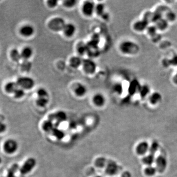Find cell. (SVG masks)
<instances>
[{
  "instance_id": "obj_1",
  "label": "cell",
  "mask_w": 177,
  "mask_h": 177,
  "mask_svg": "<svg viewBox=\"0 0 177 177\" xmlns=\"http://www.w3.org/2000/svg\"><path fill=\"white\" fill-rule=\"evenodd\" d=\"M139 47L137 44L132 41H125L120 45L121 52L127 55H133L137 53Z\"/></svg>"
},
{
  "instance_id": "obj_2",
  "label": "cell",
  "mask_w": 177,
  "mask_h": 177,
  "mask_svg": "<svg viewBox=\"0 0 177 177\" xmlns=\"http://www.w3.org/2000/svg\"><path fill=\"white\" fill-rule=\"evenodd\" d=\"M17 85L23 90H30L33 88L35 85V80L33 78L28 76H22L17 79Z\"/></svg>"
},
{
  "instance_id": "obj_3",
  "label": "cell",
  "mask_w": 177,
  "mask_h": 177,
  "mask_svg": "<svg viewBox=\"0 0 177 177\" xmlns=\"http://www.w3.org/2000/svg\"><path fill=\"white\" fill-rule=\"evenodd\" d=\"M66 24L64 19L61 17H56L52 19L49 21L48 27L52 31L58 32L61 31H63Z\"/></svg>"
},
{
  "instance_id": "obj_4",
  "label": "cell",
  "mask_w": 177,
  "mask_h": 177,
  "mask_svg": "<svg viewBox=\"0 0 177 177\" xmlns=\"http://www.w3.org/2000/svg\"><path fill=\"white\" fill-rule=\"evenodd\" d=\"M37 162L33 158H30L26 160L23 165L20 168L19 171L22 175H26L32 171L36 166Z\"/></svg>"
},
{
  "instance_id": "obj_5",
  "label": "cell",
  "mask_w": 177,
  "mask_h": 177,
  "mask_svg": "<svg viewBox=\"0 0 177 177\" xmlns=\"http://www.w3.org/2000/svg\"><path fill=\"white\" fill-rule=\"evenodd\" d=\"M18 148V143L14 139H8L4 144V150L8 154H13L17 151Z\"/></svg>"
},
{
  "instance_id": "obj_6",
  "label": "cell",
  "mask_w": 177,
  "mask_h": 177,
  "mask_svg": "<svg viewBox=\"0 0 177 177\" xmlns=\"http://www.w3.org/2000/svg\"><path fill=\"white\" fill-rule=\"evenodd\" d=\"M82 66L84 71L88 74H93L96 71L97 65L91 59L83 60Z\"/></svg>"
},
{
  "instance_id": "obj_7",
  "label": "cell",
  "mask_w": 177,
  "mask_h": 177,
  "mask_svg": "<svg viewBox=\"0 0 177 177\" xmlns=\"http://www.w3.org/2000/svg\"><path fill=\"white\" fill-rule=\"evenodd\" d=\"M96 5L92 1H86L82 7V11L83 14L86 16H91L95 12Z\"/></svg>"
},
{
  "instance_id": "obj_8",
  "label": "cell",
  "mask_w": 177,
  "mask_h": 177,
  "mask_svg": "<svg viewBox=\"0 0 177 177\" xmlns=\"http://www.w3.org/2000/svg\"><path fill=\"white\" fill-rule=\"evenodd\" d=\"M119 170L118 165L116 162L111 160L108 162L106 167V173L107 175L113 176L118 173Z\"/></svg>"
},
{
  "instance_id": "obj_9",
  "label": "cell",
  "mask_w": 177,
  "mask_h": 177,
  "mask_svg": "<svg viewBox=\"0 0 177 177\" xmlns=\"http://www.w3.org/2000/svg\"><path fill=\"white\" fill-rule=\"evenodd\" d=\"M149 24V23L147 21L142 19L134 22L133 25V29L137 32H142L146 31L148 27Z\"/></svg>"
},
{
  "instance_id": "obj_10",
  "label": "cell",
  "mask_w": 177,
  "mask_h": 177,
  "mask_svg": "<svg viewBox=\"0 0 177 177\" xmlns=\"http://www.w3.org/2000/svg\"><path fill=\"white\" fill-rule=\"evenodd\" d=\"M157 169L159 172H163L166 169L167 164L166 159L165 157L162 156H159L155 160Z\"/></svg>"
},
{
  "instance_id": "obj_11",
  "label": "cell",
  "mask_w": 177,
  "mask_h": 177,
  "mask_svg": "<svg viewBox=\"0 0 177 177\" xmlns=\"http://www.w3.org/2000/svg\"><path fill=\"white\" fill-rule=\"evenodd\" d=\"M67 119V115L65 112L63 111H59L54 114L52 115L49 120L53 121L55 120L57 123H60L65 122Z\"/></svg>"
},
{
  "instance_id": "obj_12",
  "label": "cell",
  "mask_w": 177,
  "mask_h": 177,
  "mask_svg": "<svg viewBox=\"0 0 177 177\" xmlns=\"http://www.w3.org/2000/svg\"><path fill=\"white\" fill-rule=\"evenodd\" d=\"M35 30L34 27L31 25H25L20 29V33L25 37H30L34 35Z\"/></svg>"
},
{
  "instance_id": "obj_13",
  "label": "cell",
  "mask_w": 177,
  "mask_h": 177,
  "mask_svg": "<svg viewBox=\"0 0 177 177\" xmlns=\"http://www.w3.org/2000/svg\"><path fill=\"white\" fill-rule=\"evenodd\" d=\"M76 28L75 25L72 23H70L66 24L63 31L66 37H71L76 34Z\"/></svg>"
},
{
  "instance_id": "obj_14",
  "label": "cell",
  "mask_w": 177,
  "mask_h": 177,
  "mask_svg": "<svg viewBox=\"0 0 177 177\" xmlns=\"http://www.w3.org/2000/svg\"><path fill=\"white\" fill-rule=\"evenodd\" d=\"M93 102L97 106H103L106 103V98L104 95L101 93H96L93 97Z\"/></svg>"
},
{
  "instance_id": "obj_15",
  "label": "cell",
  "mask_w": 177,
  "mask_h": 177,
  "mask_svg": "<svg viewBox=\"0 0 177 177\" xmlns=\"http://www.w3.org/2000/svg\"><path fill=\"white\" fill-rule=\"evenodd\" d=\"M149 147L150 146H149L147 142L145 141L142 142L137 146L136 151L138 154L143 155L147 152L149 149Z\"/></svg>"
},
{
  "instance_id": "obj_16",
  "label": "cell",
  "mask_w": 177,
  "mask_h": 177,
  "mask_svg": "<svg viewBox=\"0 0 177 177\" xmlns=\"http://www.w3.org/2000/svg\"><path fill=\"white\" fill-rule=\"evenodd\" d=\"M87 92V88L86 87L81 83L77 84L74 89V93H76V95L79 97H82L85 96Z\"/></svg>"
},
{
  "instance_id": "obj_17",
  "label": "cell",
  "mask_w": 177,
  "mask_h": 177,
  "mask_svg": "<svg viewBox=\"0 0 177 177\" xmlns=\"http://www.w3.org/2000/svg\"><path fill=\"white\" fill-rule=\"evenodd\" d=\"M33 50L31 47L26 46L23 48L21 52L22 59L28 60L32 57Z\"/></svg>"
},
{
  "instance_id": "obj_18",
  "label": "cell",
  "mask_w": 177,
  "mask_h": 177,
  "mask_svg": "<svg viewBox=\"0 0 177 177\" xmlns=\"http://www.w3.org/2000/svg\"><path fill=\"white\" fill-rule=\"evenodd\" d=\"M140 87L141 86L139 85V82L137 80H133L131 83V85H129L128 89L129 94L131 95H134V94L138 92H139Z\"/></svg>"
},
{
  "instance_id": "obj_19",
  "label": "cell",
  "mask_w": 177,
  "mask_h": 177,
  "mask_svg": "<svg viewBox=\"0 0 177 177\" xmlns=\"http://www.w3.org/2000/svg\"><path fill=\"white\" fill-rule=\"evenodd\" d=\"M83 60L78 56H74L71 58L70 60V65L73 68H77L82 65Z\"/></svg>"
},
{
  "instance_id": "obj_20",
  "label": "cell",
  "mask_w": 177,
  "mask_h": 177,
  "mask_svg": "<svg viewBox=\"0 0 177 177\" xmlns=\"http://www.w3.org/2000/svg\"><path fill=\"white\" fill-rule=\"evenodd\" d=\"M19 88L17 83L15 82H9L5 85V91L7 93H14L15 91Z\"/></svg>"
},
{
  "instance_id": "obj_21",
  "label": "cell",
  "mask_w": 177,
  "mask_h": 177,
  "mask_svg": "<svg viewBox=\"0 0 177 177\" xmlns=\"http://www.w3.org/2000/svg\"><path fill=\"white\" fill-rule=\"evenodd\" d=\"M156 27L158 30L160 31H164L167 29L168 27V22L165 19V18H162L160 20L157 22L156 23Z\"/></svg>"
},
{
  "instance_id": "obj_22",
  "label": "cell",
  "mask_w": 177,
  "mask_h": 177,
  "mask_svg": "<svg viewBox=\"0 0 177 177\" xmlns=\"http://www.w3.org/2000/svg\"><path fill=\"white\" fill-rule=\"evenodd\" d=\"M162 95L158 92L152 93L149 97V101L151 104H154L158 103L162 100Z\"/></svg>"
},
{
  "instance_id": "obj_23",
  "label": "cell",
  "mask_w": 177,
  "mask_h": 177,
  "mask_svg": "<svg viewBox=\"0 0 177 177\" xmlns=\"http://www.w3.org/2000/svg\"><path fill=\"white\" fill-rule=\"evenodd\" d=\"M42 127L43 131L47 132H51L54 128V124L52 122V121L50 120H48L44 122L42 124Z\"/></svg>"
},
{
  "instance_id": "obj_24",
  "label": "cell",
  "mask_w": 177,
  "mask_h": 177,
  "mask_svg": "<svg viewBox=\"0 0 177 177\" xmlns=\"http://www.w3.org/2000/svg\"><path fill=\"white\" fill-rule=\"evenodd\" d=\"M19 169L20 167L18 164H13L7 171V177H16L15 173Z\"/></svg>"
},
{
  "instance_id": "obj_25",
  "label": "cell",
  "mask_w": 177,
  "mask_h": 177,
  "mask_svg": "<svg viewBox=\"0 0 177 177\" xmlns=\"http://www.w3.org/2000/svg\"><path fill=\"white\" fill-rule=\"evenodd\" d=\"M10 56L13 61L16 62H18L22 59L21 52L16 49H13L11 51Z\"/></svg>"
},
{
  "instance_id": "obj_26",
  "label": "cell",
  "mask_w": 177,
  "mask_h": 177,
  "mask_svg": "<svg viewBox=\"0 0 177 177\" xmlns=\"http://www.w3.org/2000/svg\"><path fill=\"white\" fill-rule=\"evenodd\" d=\"M107 159L104 157H99L95 160V165L98 168L105 167L107 164Z\"/></svg>"
},
{
  "instance_id": "obj_27",
  "label": "cell",
  "mask_w": 177,
  "mask_h": 177,
  "mask_svg": "<svg viewBox=\"0 0 177 177\" xmlns=\"http://www.w3.org/2000/svg\"><path fill=\"white\" fill-rule=\"evenodd\" d=\"M51 133L54 137L59 140H61V139L63 138L65 135V133L63 131H61V129H58L56 127H54Z\"/></svg>"
},
{
  "instance_id": "obj_28",
  "label": "cell",
  "mask_w": 177,
  "mask_h": 177,
  "mask_svg": "<svg viewBox=\"0 0 177 177\" xmlns=\"http://www.w3.org/2000/svg\"><path fill=\"white\" fill-rule=\"evenodd\" d=\"M154 155L152 154H149L147 156L144 157L142 159L143 162L144 164L149 166H151L153 162H155Z\"/></svg>"
},
{
  "instance_id": "obj_29",
  "label": "cell",
  "mask_w": 177,
  "mask_h": 177,
  "mask_svg": "<svg viewBox=\"0 0 177 177\" xmlns=\"http://www.w3.org/2000/svg\"><path fill=\"white\" fill-rule=\"evenodd\" d=\"M176 18L177 16L175 13L170 10L165 13V19L168 22H173L176 20Z\"/></svg>"
},
{
  "instance_id": "obj_30",
  "label": "cell",
  "mask_w": 177,
  "mask_h": 177,
  "mask_svg": "<svg viewBox=\"0 0 177 177\" xmlns=\"http://www.w3.org/2000/svg\"><path fill=\"white\" fill-rule=\"evenodd\" d=\"M49 102L48 97H38L36 100V103L41 107H45Z\"/></svg>"
},
{
  "instance_id": "obj_31",
  "label": "cell",
  "mask_w": 177,
  "mask_h": 177,
  "mask_svg": "<svg viewBox=\"0 0 177 177\" xmlns=\"http://www.w3.org/2000/svg\"><path fill=\"white\" fill-rule=\"evenodd\" d=\"M95 12L97 13V15L101 16L102 15L106 12L105 11V6L104 4L102 3H99L97 5H96L95 7Z\"/></svg>"
},
{
  "instance_id": "obj_32",
  "label": "cell",
  "mask_w": 177,
  "mask_h": 177,
  "mask_svg": "<svg viewBox=\"0 0 177 177\" xmlns=\"http://www.w3.org/2000/svg\"><path fill=\"white\" fill-rule=\"evenodd\" d=\"M149 92H150V88L146 85L141 86L139 91L140 96L142 98L146 97V96L148 95Z\"/></svg>"
},
{
  "instance_id": "obj_33",
  "label": "cell",
  "mask_w": 177,
  "mask_h": 177,
  "mask_svg": "<svg viewBox=\"0 0 177 177\" xmlns=\"http://www.w3.org/2000/svg\"><path fill=\"white\" fill-rule=\"evenodd\" d=\"M158 29L156 27V26H149L147 29L146 30V31L147 32L148 35L150 36L151 37H153L154 36H156L157 32Z\"/></svg>"
},
{
  "instance_id": "obj_34",
  "label": "cell",
  "mask_w": 177,
  "mask_h": 177,
  "mask_svg": "<svg viewBox=\"0 0 177 177\" xmlns=\"http://www.w3.org/2000/svg\"><path fill=\"white\" fill-rule=\"evenodd\" d=\"M37 95L38 97H49L48 91L44 88H38L37 91Z\"/></svg>"
},
{
  "instance_id": "obj_35",
  "label": "cell",
  "mask_w": 177,
  "mask_h": 177,
  "mask_svg": "<svg viewBox=\"0 0 177 177\" xmlns=\"http://www.w3.org/2000/svg\"><path fill=\"white\" fill-rule=\"evenodd\" d=\"M157 168L152 166H149L145 169V173L146 175L149 176H152L154 175L157 172Z\"/></svg>"
},
{
  "instance_id": "obj_36",
  "label": "cell",
  "mask_w": 177,
  "mask_h": 177,
  "mask_svg": "<svg viewBox=\"0 0 177 177\" xmlns=\"http://www.w3.org/2000/svg\"><path fill=\"white\" fill-rule=\"evenodd\" d=\"M13 94H14L15 98L19 99V98L23 97L25 96V90H23V88H18L17 90L15 91Z\"/></svg>"
},
{
  "instance_id": "obj_37",
  "label": "cell",
  "mask_w": 177,
  "mask_h": 177,
  "mask_svg": "<svg viewBox=\"0 0 177 177\" xmlns=\"http://www.w3.org/2000/svg\"><path fill=\"white\" fill-rule=\"evenodd\" d=\"M88 50L87 45H85L84 43L79 44L77 47V51L80 55H83Z\"/></svg>"
},
{
  "instance_id": "obj_38",
  "label": "cell",
  "mask_w": 177,
  "mask_h": 177,
  "mask_svg": "<svg viewBox=\"0 0 177 177\" xmlns=\"http://www.w3.org/2000/svg\"><path fill=\"white\" fill-rule=\"evenodd\" d=\"M158 148H159V144L158 143L156 142L153 143L150 146L149 149L150 154L154 155L158 150Z\"/></svg>"
},
{
  "instance_id": "obj_39",
  "label": "cell",
  "mask_w": 177,
  "mask_h": 177,
  "mask_svg": "<svg viewBox=\"0 0 177 177\" xmlns=\"http://www.w3.org/2000/svg\"><path fill=\"white\" fill-rule=\"evenodd\" d=\"M77 2L76 0H66L63 1V5L67 8H71L76 5Z\"/></svg>"
},
{
  "instance_id": "obj_40",
  "label": "cell",
  "mask_w": 177,
  "mask_h": 177,
  "mask_svg": "<svg viewBox=\"0 0 177 177\" xmlns=\"http://www.w3.org/2000/svg\"><path fill=\"white\" fill-rule=\"evenodd\" d=\"M169 60L170 66L173 67H177V55H174L171 59Z\"/></svg>"
},
{
  "instance_id": "obj_41",
  "label": "cell",
  "mask_w": 177,
  "mask_h": 177,
  "mask_svg": "<svg viewBox=\"0 0 177 177\" xmlns=\"http://www.w3.org/2000/svg\"><path fill=\"white\" fill-rule=\"evenodd\" d=\"M114 91L118 94H121L123 92V87L120 84H116L114 86Z\"/></svg>"
},
{
  "instance_id": "obj_42",
  "label": "cell",
  "mask_w": 177,
  "mask_h": 177,
  "mask_svg": "<svg viewBox=\"0 0 177 177\" xmlns=\"http://www.w3.org/2000/svg\"><path fill=\"white\" fill-rule=\"evenodd\" d=\"M58 1L56 0H50L47 2V5L51 8H54L57 6Z\"/></svg>"
},
{
  "instance_id": "obj_43",
  "label": "cell",
  "mask_w": 177,
  "mask_h": 177,
  "mask_svg": "<svg viewBox=\"0 0 177 177\" xmlns=\"http://www.w3.org/2000/svg\"><path fill=\"white\" fill-rule=\"evenodd\" d=\"M6 124L2 122H0V133L4 132L6 131Z\"/></svg>"
},
{
  "instance_id": "obj_44",
  "label": "cell",
  "mask_w": 177,
  "mask_h": 177,
  "mask_svg": "<svg viewBox=\"0 0 177 177\" xmlns=\"http://www.w3.org/2000/svg\"><path fill=\"white\" fill-rule=\"evenodd\" d=\"M101 17L103 20H108L109 18V14L107 13L106 12L101 16Z\"/></svg>"
},
{
  "instance_id": "obj_45",
  "label": "cell",
  "mask_w": 177,
  "mask_h": 177,
  "mask_svg": "<svg viewBox=\"0 0 177 177\" xmlns=\"http://www.w3.org/2000/svg\"><path fill=\"white\" fill-rule=\"evenodd\" d=\"M122 177H132V174L128 171H125L122 174Z\"/></svg>"
},
{
  "instance_id": "obj_46",
  "label": "cell",
  "mask_w": 177,
  "mask_h": 177,
  "mask_svg": "<svg viewBox=\"0 0 177 177\" xmlns=\"http://www.w3.org/2000/svg\"><path fill=\"white\" fill-rule=\"evenodd\" d=\"M172 81L174 84L177 86V71L176 72L175 75L173 77Z\"/></svg>"
},
{
  "instance_id": "obj_47",
  "label": "cell",
  "mask_w": 177,
  "mask_h": 177,
  "mask_svg": "<svg viewBox=\"0 0 177 177\" xmlns=\"http://www.w3.org/2000/svg\"><path fill=\"white\" fill-rule=\"evenodd\" d=\"M5 120V117L2 115V114H0V122H2Z\"/></svg>"
},
{
  "instance_id": "obj_48",
  "label": "cell",
  "mask_w": 177,
  "mask_h": 177,
  "mask_svg": "<svg viewBox=\"0 0 177 177\" xmlns=\"http://www.w3.org/2000/svg\"><path fill=\"white\" fill-rule=\"evenodd\" d=\"M1 162H2V158H1V157H0V164L1 163Z\"/></svg>"
},
{
  "instance_id": "obj_49",
  "label": "cell",
  "mask_w": 177,
  "mask_h": 177,
  "mask_svg": "<svg viewBox=\"0 0 177 177\" xmlns=\"http://www.w3.org/2000/svg\"><path fill=\"white\" fill-rule=\"evenodd\" d=\"M101 177V176H96V177Z\"/></svg>"
}]
</instances>
